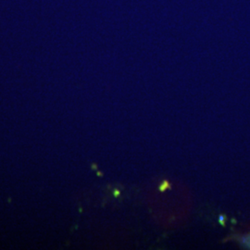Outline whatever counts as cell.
<instances>
[{
	"instance_id": "1",
	"label": "cell",
	"mask_w": 250,
	"mask_h": 250,
	"mask_svg": "<svg viewBox=\"0 0 250 250\" xmlns=\"http://www.w3.org/2000/svg\"><path fill=\"white\" fill-rule=\"evenodd\" d=\"M242 243L244 246H246L247 248L250 249V234L245 236L243 239H242Z\"/></svg>"
}]
</instances>
